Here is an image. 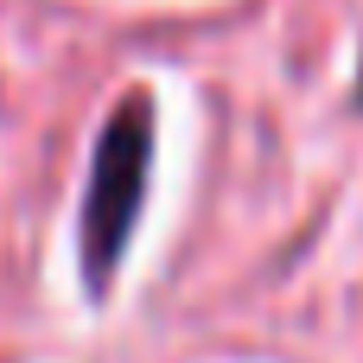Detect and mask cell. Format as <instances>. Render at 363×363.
<instances>
[{"mask_svg":"<svg viewBox=\"0 0 363 363\" xmlns=\"http://www.w3.org/2000/svg\"><path fill=\"white\" fill-rule=\"evenodd\" d=\"M147 166H153V108L147 96H121V108L96 134L89 185H83V274L102 287L134 236L140 198H147Z\"/></svg>","mask_w":363,"mask_h":363,"instance_id":"1","label":"cell"}]
</instances>
